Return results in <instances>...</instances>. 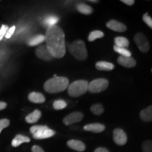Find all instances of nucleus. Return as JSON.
Instances as JSON below:
<instances>
[{
	"mask_svg": "<svg viewBox=\"0 0 152 152\" xmlns=\"http://www.w3.org/2000/svg\"><path fill=\"white\" fill-rule=\"evenodd\" d=\"M88 81L84 80L74 81L68 87V93L72 97H78L88 91Z\"/></svg>",
	"mask_w": 152,
	"mask_h": 152,
	"instance_id": "20e7f679",
	"label": "nucleus"
},
{
	"mask_svg": "<svg viewBox=\"0 0 152 152\" xmlns=\"http://www.w3.org/2000/svg\"><path fill=\"white\" fill-rule=\"evenodd\" d=\"M95 68L99 71H111L114 69L115 66L113 64L107 61H98L95 64Z\"/></svg>",
	"mask_w": 152,
	"mask_h": 152,
	"instance_id": "f3484780",
	"label": "nucleus"
},
{
	"mask_svg": "<svg viewBox=\"0 0 152 152\" xmlns=\"http://www.w3.org/2000/svg\"><path fill=\"white\" fill-rule=\"evenodd\" d=\"M151 73H152V68H151Z\"/></svg>",
	"mask_w": 152,
	"mask_h": 152,
	"instance_id": "4c0bfd02",
	"label": "nucleus"
},
{
	"mask_svg": "<svg viewBox=\"0 0 152 152\" xmlns=\"http://www.w3.org/2000/svg\"><path fill=\"white\" fill-rule=\"evenodd\" d=\"M113 141L117 145L123 146L127 143L128 137L125 131L121 128H115L113 130Z\"/></svg>",
	"mask_w": 152,
	"mask_h": 152,
	"instance_id": "6e6552de",
	"label": "nucleus"
},
{
	"mask_svg": "<svg viewBox=\"0 0 152 152\" xmlns=\"http://www.w3.org/2000/svg\"><path fill=\"white\" fill-rule=\"evenodd\" d=\"M115 45L117 47H122V48H128L130 45L129 40L124 37H116L114 39Z\"/></svg>",
	"mask_w": 152,
	"mask_h": 152,
	"instance_id": "4be33fe9",
	"label": "nucleus"
},
{
	"mask_svg": "<svg viewBox=\"0 0 152 152\" xmlns=\"http://www.w3.org/2000/svg\"><path fill=\"white\" fill-rule=\"evenodd\" d=\"M104 36V33L101 30H94L90 33L88 36V41L94 42L95 39L102 38Z\"/></svg>",
	"mask_w": 152,
	"mask_h": 152,
	"instance_id": "393cba45",
	"label": "nucleus"
},
{
	"mask_svg": "<svg viewBox=\"0 0 152 152\" xmlns=\"http://www.w3.org/2000/svg\"><path fill=\"white\" fill-rule=\"evenodd\" d=\"M35 54L38 58L43 61H50L54 58V57L49 52V49H47L46 45H41V46L38 47L36 49Z\"/></svg>",
	"mask_w": 152,
	"mask_h": 152,
	"instance_id": "9d476101",
	"label": "nucleus"
},
{
	"mask_svg": "<svg viewBox=\"0 0 152 152\" xmlns=\"http://www.w3.org/2000/svg\"><path fill=\"white\" fill-rule=\"evenodd\" d=\"M7 106V103H5V102H0V111L6 109Z\"/></svg>",
	"mask_w": 152,
	"mask_h": 152,
	"instance_id": "c9c22d12",
	"label": "nucleus"
},
{
	"mask_svg": "<svg viewBox=\"0 0 152 152\" xmlns=\"http://www.w3.org/2000/svg\"><path fill=\"white\" fill-rule=\"evenodd\" d=\"M42 113L39 110L35 109L31 113L28 114L26 118V121L28 123H35L39 121V118H41Z\"/></svg>",
	"mask_w": 152,
	"mask_h": 152,
	"instance_id": "a211bd4d",
	"label": "nucleus"
},
{
	"mask_svg": "<svg viewBox=\"0 0 152 152\" xmlns=\"http://www.w3.org/2000/svg\"><path fill=\"white\" fill-rule=\"evenodd\" d=\"M90 1H91V2H95V3L98 2V1H94V0H90Z\"/></svg>",
	"mask_w": 152,
	"mask_h": 152,
	"instance_id": "e433bc0d",
	"label": "nucleus"
},
{
	"mask_svg": "<svg viewBox=\"0 0 152 152\" xmlns=\"http://www.w3.org/2000/svg\"><path fill=\"white\" fill-rule=\"evenodd\" d=\"M140 118L144 122H151L152 121V105H150L140 111Z\"/></svg>",
	"mask_w": 152,
	"mask_h": 152,
	"instance_id": "dca6fc26",
	"label": "nucleus"
},
{
	"mask_svg": "<svg viewBox=\"0 0 152 152\" xmlns=\"http://www.w3.org/2000/svg\"><path fill=\"white\" fill-rule=\"evenodd\" d=\"M117 61L120 65L124 66L126 68H133L136 66L137 62L134 58L132 56H120L118 58Z\"/></svg>",
	"mask_w": 152,
	"mask_h": 152,
	"instance_id": "f8f14e48",
	"label": "nucleus"
},
{
	"mask_svg": "<svg viewBox=\"0 0 152 152\" xmlns=\"http://www.w3.org/2000/svg\"><path fill=\"white\" fill-rule=\"evenodd\" d=\"M109 81L105 78H97L89 83L88 91L90 93L103 92L109 86Z\"/></svg>",
	"mask_w": 152,
	"mask_h": 152,
	"instance_id": "423d86ee",
	"label": "nucleus"
},
{
	"mask_svg": "<svg viewBox=\"0 0 152 152\" xmlns=\"http://www.w3.org/2000/svg\"><path fill=\"white\" fill-rule=\"evenodd\" d=\"M142 19H143V21L152 29V18L149 16V14L148 13L144 14L143 17H142Z\"/></svg>",
	"mask_w": 152,
	"mask_h": 152,
	"instance_id": "c85d7f7f",
	"label": "nucleus"
},
{
	"mask_svg": "<svg viewBox=\"0 0 152 152\" xmlns=\"http://www.w3.org/2000/svg\"><path fill=\"white\" fill-rule=\"evenodd\" d=\"M44 41H45V36L42 35H37L30 38L28 41V45L29 46H36V45L43 42Z\"/></svg>",
	"mask_w": 152,
	"mask_h": 152,
	"instance_id": "412c9836",
	"label": "nucleus"
},
{
	"mask_svg": "<svg viewBox=\"0 0 152 152\" xmlns=\"http://www.w3.org/2000/svg\"><path fill=\"white\" fill-rule=\"evenodd\" d=\"M113 50L115 51V52H116L117 53H118L121 56H123L130 57L131 56V55H132V53H131L128 49L122 48V47H117L115 46V45H114L113 46Z\"/></svg>",
	"mask_w": 152,
	"mask_h": 152,
	"instance_id": "a878e982",
	"label": "nucleus"
},
{
	"mask_svg": "<svg viewBox=\"0 0 152 152\" xmlns=\"http://www.w3.org/2000/svg\"><path fill=\"white\" fill-rule=\"evenodd\" d=\"M30 139L28 137L22 135V134H17V135L14 138V140L11 142V145L14 147H17L20 146L23 143L26 142H30Z\"/></svg>",
	"mask_w": 152,
	"mask_h": 152,
	"instance_id": "6ab92c4d",
	"label": "nucleus"
},
{
	"mask_svg": "<svg viewBox=\"0 0 152 152\" xmlns=\"http://www.w3.org/2000/svg\"><path fill=\"white\" fill-rule=\"evenodd\" d=\"M83 117H84V115L83 113L80 111H75L66 115L63 120V122L66 125H70L73 123L80 122L83 119Z\"/></svg>",
	"mask_w": 152,
	"mask_h": 152,
	"instance_id": "1a4fd4ad",
	"label": "nucleus"
},
{
	"mask_svg": "<svg viewBox=\"0 0 152 152\" xmlns=\"http://www.w3.org/2000/svg\"><path fill=\"white\" fill-rule=\"evenodd\" d=\"M15 30H16V27H15V26H12V27L9 28V30H7V33H6V35H5V37L7 38V39L10 38L11 36H12L13 34L14 33Z\"/></svg>",
	"mask_w": 152,
	"mask_h": 152,
	"instance_id": "2f4dec72",
	"label": "nucleus"
},
{
	"mask_svg": "<svg viewBox=\"0 0 152 152\" xmlns=\"http://www.w3.org/2000/svg\"><path fill=\"white\" fill-rule=\"evenodd\" d=\"M94 152H109V151L107 149H106V148L99 147L96 148V149L94 150Z\"/></svg>",
	"mask_w": 152,
	"mask_h": 152,
	"instance_id": "f704fd0d",
	"label": "nucleus"
},
{
	"mask_svg": "<svg viewBox=\"0 0 152 152\" xmlns=\"http://www.w3.org/2000/svg\"><path fill=\"white\" fill-rule=\"evenodd\" d=\"M68 147L75 151L82 152L84 151L86 149V146L83 142L77 140H71L67 142Z\"/></svg>",
	"mask_w": 152,
	"mask_h": 152,
	"instance_id": "ddd939ff",
	"label": "nucleus"
},
{
	"mask_svg": "<svg viewBox=\"0 0 152 152\" xmlns=\"http://www.w3.org/2000/svg\"><path fill=\"white\" fill-rule=\"evenodd\" d=\"M121 1H122L123 3H124L126 5H128V6H132L134 4V2H135L134 0H122Z\"/></svg>",
	"mask_w": 152,
	"mask_h": 152,
	"instance_id": "72a5a7b5",
	"label": "nucleus"
},
{
	"mask_svg": "<svg viewBox=\"0 0 152 152\" xmlns=\"http://www.w3.org/2000/svg\"><path fill=\"white\" fill-rule=\"evenodd\" d=\"M106 27L113 31L118 32V33H123L127 30V27L125 24L118 21L116 20H113V19L107 22Z\"/></svg>",
	"mask_w": 152,
	"mask_h": 152,
	"instance_id": "9b49d317",
	"label": "nucleus"
},
{
	"mask_svg": "<svg viewBox=\"0 0 152 152\" xmlns=\"http://www.w3.org/2000/svg\"><path fill=\"white\" fill-rule=\"evenodd\" d=\"M142 149L143 152H152V141L146 140L142 144Z\"/></svg>",
	"mask_w": 152,
	"mask_h": 152,
	"instance_id": "cd10ccee",
	"label": "nucleus"
},
{
	"mask_svg": "<svg viewBox=\"0 0 152 152\" xmlns=\"http://www.w3.org/2000/svg\"><path fill=\"white\" fill-rule=\"evenodd\" d=\"M28 99L33 103L42 104L45 102V96L39 92H33L28 94Z\"/></svg>",
	"mask_w": 152,
	"mask_h": 152,
	"instance_id": "2eb2a0df",
	"label": "nucleus"
},
{
	"mask_svg": "<svg viewBox=\"0 0 152 152\" xmlns=\"http://www.w3.org/2000/svg\"><path fill=\"white\" fill-rule=\"evenodd\" d=\"M46 46L54 58H61L66 54L65 35L58 26L47 28L45 34Z\"/></svg>",
	"mask_w": 152,
	"mask_h": 152,
	"instance_id": "f257e3e1",
	"label": "nucleus"
},
{
	"mask_svg": "<svg viewBox=\"0 0 152 152\" xmlns=\"http://www.w3.org/2000/svg\"><path fill=\"white\" fill-rule=\"evenodd\" d=\"M134 41L140 52L142 53H147L149 52L150 49L149 42L143 33H137L134 37Z\"/></svg>",
	"mask_w": 152,
	"mask_h": 152,
	"instance_id": "0eeeda50",
	"label": "nucleus"
},
{
	"mask_svg": "<svg viewBox=\"0 0 152 152\" xmlns=\"http://www.w3.org/2000/svg\"><path fill=\"white\" fill-rule=\"evenodd\" d=\"M67 106V104L65 101L58 99L56 100L53 104V107H54V109L56 110H61L65 109V108Z\"/></svg>",
	"mask_w": 152,
	"mask_h": 152,
	"instance_id": "bb28decb",
	"label": "nucleus"
},
{
	"mask_svg": "<svg viewBox=\"0 0 152 152\" xmlns=\"http://www.w3.org/2000/svg\"><path fill=\"white\" fill-rule=\"evenodd\" d=\"M90 111L96 115H100L104 113V108L101 104H94L90 107Z\"/></svg>",
	"mask_w": 152,
	"mask_h": 152,
	"instance_id": "b1692460",
	"label": "nucleus"
},
{
	"mask_svg": "<svg viewBox=\"0 0 152 152\" xmlns=\"http://www.w3.org/2000/svg\"><path fill=\"white\" fill-rule=\"evenodd\" d=\"M9 124H10V122L8 119H1L0 120V133L1 132L3 129L9 126Z\"/></svg>",
	"mask_w": 152,
	"mask_h": 152,
	"instance_id": "c756f323",
	"label": "nucleus"
},
{
	"mask_svg": "<svg viewBox=\"0 0 152 152\" xmlns=\"http://www.w3.org/2000/svg\"><path fill=\"white\" fill-rule=\"evenodd\" d=\"M84 130L94 133H99L105 130V125L101 123H91L84 126Z\"/></svg>",
	"mask_w": 152,
	"mask_h": 152,
	"instance_id": "4468645a",
	"label": "nucleus"
},
{
	"mask_svg": "<svg viewBox=\"0 0 152 152\" xmlns=\"http://www.w3.org/2000/svg\"><path fill=\"white\" fill-rule=\"evenodd\" d=\"M32 152H45L44 150L40 147L37 145H34L32 147Z\"/></svg>",
	"mask_w": 152,
	"mask_h": 152,
	"instance_id": "473e14b6",
	"label": "nucleus"
},
{
	"mask_svg": "<svg viewBox=\"0 0 152 152\" xmlns=\"http://www.w3.org/2000/svg\"><path fill=\"white\" fill-rule=\"evenodd\" d=\"M58 22V18L56 16H54V15L48 16L45 19V24L47 26V28L52 27V26H56Z\"/></svg>",
	"mask_w": 152,
	"mask_h": 152,
	"instance_id": "5701e85b",
	"label": "nucleus"
},
{
	"mask_svg": "<svg viewBox=\"0 0 152 152\" xmlns=\"http://www.w3.org/2000/svg\"><path fill=\"white\" fill-rule=\"evenodd\" d=\"M8 30H9V27L7 26V25H3V26H1V28H0V40H1L2 38L4 37Z\"/></svg>",
	"mask_w": 152,
	"mask_h": 152,
	"instance_id": "7c9ffc66",
	"label": "nucleus"
},
{
	"mask_svg": "<svg viewBox=\"0 0 152 152\" xmlns=\"http://www.w3.org/2000/svg\"><path fill=\"white\" fill-rule=\"evenodd\" d=\"M76 9L81 14L84 15H90L93 12V9L89 5L84 3H80L76 6Z\"/></svg>",
	"mask_w": 152,
	"mask_h": 152,
	"instance_id": "aec40b11",
	"label": "nucleus"
},
{
	"mask_svg": "<svg viewBox=\"0 0 152 152\" xmlns=\"http://www.w3.org/2000/svg\"><path fill=\"white\" fill-rule=\"evenodd\" d=\"M30 131L33 137L36 140H43L52 137L56 134L54 130L49 128L47 125H34L30 128Z\"/></svg>",
	"mask_w": 152,
	"mask_h": 152,
	"instance_id": "39448f33",
	"label": "nucleus"
},
{
	"mask_svg": "<svg viewBox=\"0 0 152 152\" xmlns=\"http://www.w3.org/2000/svg\"><path fill=\"white\" fill-rule=\"evenodd\" d=\"M69 85V80L66 77H53L45 82L44 89L47 92L54 94L64 91Z\"/></svg>",
	"mask_w": 152,
	"mask_h": 152,
	"instance_id": "f03ea898",
	"label": "nucleus"
},
{
	"mask_svg": "<svg viewBox=\"0 0 152 152\" xmlns=\"http://www.w3.org/2000/svg\"><path fill=\"white\" fill-rule=\"evenodd\" d=\"M69 52L78 61H85L87 58V51L83 40H76L68 45Z\"/></svg>",
	"mask_w": 152,
	"mask_h": 152,
	"instance_id": "7ed1b4c3",
	"label": "nucleus"
}]
</instances>
